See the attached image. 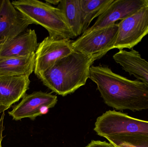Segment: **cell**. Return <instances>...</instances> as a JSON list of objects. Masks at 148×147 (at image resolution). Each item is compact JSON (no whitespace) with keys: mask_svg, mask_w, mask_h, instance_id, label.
<instances>
[{"mask_svg":"<svg viewBox=\"0 0 148 147\" xmlns=\"http://www.w3.org/2000/svg\"><path fill=\"white\" fill-rule=\"evenodd\" d=\"M73 41L46 37L38 45L35 52L34 72L39 77L51 67L56 61L73 53Z\"/></svg>","mask_w":148,"mask_h":147,"instance_id":"cell-7","label":"cell"},{"mask_svg":"<svg viewBox=\"0 0 148 147\" xmlns=\"http://www.w3.org/2000/svg\"><path fill=\"white\" fill-rule=\"evenodd\" d=\"M4 116H5V114L4 112H3L0 117V147H3L2 146V142L3 140V133L4 129V127L3 126Z\"/></svg>","mask_w":148,"mask_h":147,"instance_id":"cell-19","label":"cell"},{"mask_svg":"<svg viewBox=\"0 0 148 147\" xmlns=\"http://www.w3.org/2000/svg\"><path fill=\"white\" fill-rule=\"evenodd\" d=\"M58 102L57 96L41 91L26 95L18 104L13 106L9 114L16 121L28 118L34 120L47 110L55 107Z\"/></svg>","mask_w":148,"mask_h":147,"instance_id":"cell-8","label":"cell"},{"mask_svg":"<svg viewBox=\"0 0 148 147\" xmlns=\"http://www.w3.org/2000/svg\"><path fill=\"white\" fill-rule=\"evenodd\" d=\"M95 59L74 51L56 61L37 77L52 91L65 96L85 85Z\"/></svg>","mask_w":148,"mask_h":147,"instance_id":"cell-2","label":"cell"},{"mask_svg":"<svg viewBox=\"0 0 148 147\" xmlns=\"http://www.w3.org/2000/svg\"><path fill=\"white\" fill-rule=\"evenodd\" d=\"M118 32L114 49H131L148 34V6L117 23Z\"/></svg>","mask_w":148,"mask_h":147,"instance_id":"cell-6","label":"cell"},{"mask_svg":"<svg viewBox=\"0 0 148 147\" xmlns=\"http://www.w3.org/2000/svg\"><path fill=\"white\" fill-rule=\"evenodd\" d=\"M85 147H114L110 143L101 141L92 140Z\"/></svg>","mask_w":148,"mask_h":147,"instance_id":"cell-18","label":"cell"},{"mask_svg":"<svg viewBox=\"0 0 148 147\" xmlns=\"http://www.w3.org/2000/svg\"><path fill=\"white\" fill-rule=\"evenodd\" d=\"M11 3L32 24L44 28L49 37L59 39L74 37L63 13L58 7L38 0H18Z\"/></svg>","mask_w":148,"mask_h":147,"instance_id":"cell-3","label":"cell"},{"mask_svg":"<svg viewBox=\"0 0 148 147\" xmlns=\"http://www.w3.org/2000/svg\"><path fill=\"white\" fill-rule=\"evenodd\" d=\"M148 6V0H114L95 23L84 33H88L115 24Z\"/></svg>","mask_w":148,"mask_h":147,"instance_id":"cell-9","label":"cell"},{"mask_svg":"<svg viewBox=\"0 0 148 147\" xmlns=\"http://www.w3.org/2000/svg\"><path fill=\"white\" fill-rule=\"evenodd\" d=\"M29 77L0 75V104L11 107L26 95Z\"/></svg>","mask_w":148,"mask_h":147,"instance_id":"cell-12","label":"cell"},{"mask_svg":"<svg viewBox=\"0 0 148 147\" xmlns=\"http://www.w3.org/2000/svg\"><path fill=\"white\" fill-rule=\"evenodd\" d=\"M32 22L9 0H3L0 10V42L23 33Z\"/></svg>","mask_w":148,"mask_h":147,"instance_id":"cell-10","label":"cell"},{"mask_svg":"<svg viewBox=\"0 0 148 147\" xmlns=\"http://www.w3.org/2000/svg\"><path fill=\"white\" fill-rule=\"evenodd\" d=\"M113 58L123 70L148 86V62L139 52L133 48L129 51L119 50Z\"/></svg>","mask_w":148,"mask_h":147,"instance_id":"cell-13","label":"cell"},{"mask_svg":"<svg viewBox=\"0 0 148 147\" xmlns=\"http://www.w3.org/2000/svg\"><path fill=\"white\" fill-rule=\"evenodd\" d=\"M3 0H0V10H1V8L2 5L3 3Z\"/></svg>","mask_w":148,"mask_h":147,"instance_id":"cell-22","label":"cell"},{"mask_svg":"<svg viewBox=\"0 0 148 147\" xmlns=\"http://www.w3.org/2000/svg\"><path fill=\"white\" fill-rule=\"evenodd\" d=\"M89 79L109 107L134 112L148 109V86L142 82L116 74L107 66H92Z\"/></svg>","mask_w":148,"mask_h":147,"instance_id":"cell-1","label":"cell"},{"mask_svg":"<svg viewBox=\"0 0 148 147\" xmlns=\"http://www.w3.org/2000/svg\"><path fill=\"white\" fill-rule=\"evenodd\" d=\"M117 23L107 27L84 33L72 43L75 51L95 60L100 59L114 49L118 32Z\"/></svg>","mask_w":148,"mask_h":147,"instance_id":"cell-5","label":"cell"},{"mask_svg":"<svg viewBox=\"0 0 148 147\" xmlns=\"http://www.w3.org/2000/svg\"><path fill=\"white\" fill-rule=\"evenodd\" d=\"M11 108L9 106H4V105H1L0 104V114L1 113H3L5 110L8 109L10 108Z\"/></svg>","mask_w":148,"mask_h":147,"instance_id":"cell-21","label":"cell"},{"mask_svg":"<svg viewBox=\"0 0 148 147\" xmlns=\"http://www.w3.org/2000/svg\"><path fill=\"white\" fill-rule=\"evenodd\" d=\"M57 7L63 13L74 37L83 34L82 13L80 0H61Z\"/></svg>","mask_w":148,"mask_h":147,"instance_id":"cell-15","label":"cell"},{"mask_svg":"<svg viewBox=\"0 0 148 147\" xmlns=\"http://www.w3.org/2000/svg\"><path fill=\"white\" fill-rule=\"evenodd\" d=\"M38 45L35 30L28 29L15 38L0 42V60L30 55L35 53Z\"/></svg>","mask_w":148,"mask_h":147,"instance_id":"cell-11","label":"cell"},{"mask_svg":"<svg viewBox=\"0 0 148 147\" xmlns=\"http://www.w3.org/2000/svg\"><path fill=\"white\" fill-rule=\"evenodd\" d=\"M61 0H46L45 1L49 4H53L54 5H58L60 2Z\"/></svg>","mask_w":148,"mask_h":147,"instance_id":"cell-20","label":"cell"},{"mask_svg":"<svg viewBox=\"0 0 148 147\" xmlns=\"http://www.w3.org/2000/svg\"><path fill=\"white\" fill-rule=\"evenodd\" d=\"M114 147H148V136L140 135H122L107 139Z\"/></svg>","mask_w":148,"mask_h":147,"instance_id":"cell-17","label":"cell"},{"mask_svg":"<svg viewBox=\"0 0 148 147\" xmlns=\"http://www.w3.org/2000/svg\"><path fill=\"white\" fill-rule=\"evenodd\" d=\"M114 0H80L83 20V33L91 22L106 10Z\"/></svg>","mask_w":148,"mask_h":147,"instance_id":"cell-16","label":"cell"},{"mask_svg":"<svg viewBox=\"0 0 148 147\" xmlns=\"http://www.w3.org/2000/svg\"><path fill=\"white\" fill-rule=\"evenodd\" d=\"M35 53L25 57L0 60V75L29 77L34 71Z\"/></svg>","mask_w":148,"mask_h":147,"instance_id":"cell-14","label":"cell"},{"mask_svg":"<svg viewBox=\"0 0 148 147\" xmlns=\"http://www.w3.org/2000/svg\"><path fill=\"white\" fill-rule=\"evenodd\" d=\"M94 130L106 139L117 135L148 136V121L136 119L116 110L106 111L97 119Z\"/></svg>","mask_w":148,"mask_h":147,"instance_id":"cell-4","label":"cell"}]
</instances>
